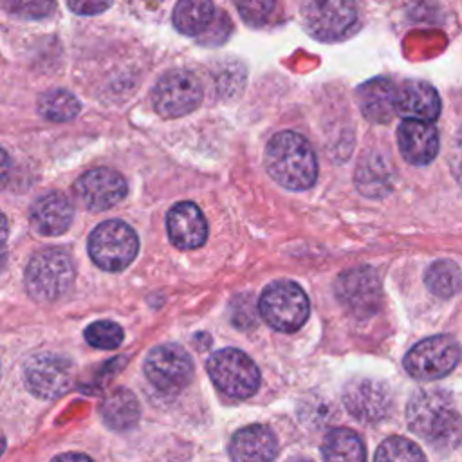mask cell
<instances>
[{
	"mask_svg": "<svg viewBox=\"0 0 462 462\" xmlns=\"http://www.w3.org/2000/svg\"><path fill=\"white\" fill-rule=\"evenodd\" d=\"M85 339L90 346L103 348V350H114L123 343V328L108 319L94 321L85 330Z\"/></svg>",
	"mask_w": 462,
	"mask_h": 462,
	"instance_id": "obj_28",
	"label": "cell"
},
{
	"mask_svg": "<svg viewBox=\"0 0 462 462\" xmlns=\"http://www.w3.org/2000/svg\"><path fill=\"white\" fill-rule=\"evenodd\" d=\"M208 374L215 386L235 399L251 397L260 386L254 361L238 348H224L208 359Z\"/></svg>",
	"mask_w": 462,
	"mask_h": 462,
	"instance_id": "obj_6",
	"label": "cell"
},
{
	"mask_svg": "<svg viewBox=\"0 0 462 462\" xmlns=\"http://www.w3.org/2000/svg\"><path fill=\"white\" fill-rule=\"evenodd\" d=\"M72 363L65 356L34 354L23 366V381L29 392L40 399H56L72 384Z\"/></svg>",
	"mask_w": 462,
	"mask_h": 462,
	"instance_id": "obj_11",
	"label": "cell"
},
{
	"mask_svg": "<svg viewBox=\"0 0 462 462\" xmlns=\"http://www.w3.org/2000/svg\"><path fill=\"white\" fill-rule=\"evenodd\" d=\"M460 361V346L451 336H431L419 341L404 356L406 372L419 381H435L448 375Z\"/></svg>",
	"mask_w": 462,
	"mask_h": 462,
	"instance_id": "obj_7",
	"label": "cell"
},
{
	"mask_svg": "<svg viewBox=\"0 0 462 462\" xmlns=\"http://www.w3.org/2000/svg\"><path fill=\"white\" fill-rule=\"evenodd\" d=\"M426 287L442 298L453 296L462 289V271L460 267L451 260H437L433 262L426 274Z\"/></svg>",
	"mask_w": 462,
	"mask_h": 462,
	"instance_id": "obj_25",
	"label": "cell"
},
{
	"mask_svg": "<svg viewBox=\"0 0 462 462\" xmlns=\"http://www.w3.org/2000/svg\"><path fill=\"white\" fill-rule=\"evenodd\" d=\"M52 462H92V460L81 453H63V455L56 457Z\"/></svg>",
	"mask_w": 462,
	"mask_h": 462,
	"instance_id": "obj_32",
	"label": "cell"
},
{
	"mask_svg": "<svg viewBox=\"0 0 462 462\" xmlns=\"http://www.w3.org/2000/svg\"><path fill=\"white\" fill-rule=\"evenodd\" d=\"M356 186L366 197H383L392 189V168L384 157L372 153L365 157L356 171Z\"/></svg>",
	"mask_w": 462,
	"mask_h": 462,
	"instance_id": "obj_23",
	"label": "cell"
},
{
	"mask_svg": "<svg viewBox=\"0 0 462 462\" xmlns=\"http://www.w3.org/2000/svg\"><path fill=\"white\" fill-rule=\"evenodd\" d=\"M258 310L274 330L294 332L309 318V298L298 283L280 280L263 289L258 300Z\"/></svg>",
	"mask_w": 462,
	"mask_h": 462,
	"instance_id": "obj_4",
	"label": "cell"
},
{
	"mask_svg": "<svg viewBox=\"0 0 462 462\" xmlns=\"http://www.w3.org/2000/svg\"><path fill=\"white\" fill-rule=\"evenodd\" d=\"M339 303L356 318H368L381 307L383 292L377 273L368 267H354L341 273L334 283Z\"/></svg>",
	"mask_w": 462,
	"mask_h": 462,
	"instance_id": "obj_9",
	"label": "cell"
},
{
	"mask_svg": "<svg viewBox=\"0 0 462 462\" xmlns=\"http://www.w3.org/2000/svg\"><path fill=\"white\" fill-rule=\"evenodd\" d=\"M72 206L63 193L51 191L36 199L29 209L32 227L42 235H61L72 222Z\"/></svg>",
	"mask_w": 462,
	"mask_h": 462,
	"instance_id": "obj_19",
	"label": "cell"
},
{
	"mask_svg": "<svg viewBox=\"0 0 462 462\" xmlns=\"http://www.w3.org/2000/svg\"><path fill=\"white\" fill-rule=\"evenodd\" d=\"M235 5L247 23L262 25L271 16L274 0H235Z\"/></svg>",
	"mask_w": 462,
	"mask_h": 462,
	"instance_id": "obj_30",
	"label": "cell"
},
{
	"mask_svg": "<svg viewBox=\"0 0 462 462\" xmlns=\"http://www.w3.org/2000/svg\"><path fill=\"white\" fill-rule=\"evenodd\" d=\"M343 402L357 420L377 422L388 415L392 395L384 383L368 377H356L345 384Z\"/></svg>",
	"mask_w": 462,
	"mask_h": 462,
	"instance_id": "obj_13",
	"label": "cell"
},
{
	"mask_svg": "<svg viewBox=\"0 0 462 462\" xmlns=\"http://www.w3.org/2000/svg\"><path fill=\"white\" fill-rule=\"evenodd\" d=\"M139 251L135 231L123 220L101 222L88 236V254L105 271H123Z\"/></svg>",
	"mask_w": 462,
	"mask_h": 462,
	"instance_id": "obj_5",
	"label": "cell"
},
{
	"mask_svg": "<svg viewBox=\"0 0 462 462\" xmlns=\"http://www.w3.org/2000/svg\"><path fill=\"white\" fill-rule=\"evenodd\" d=\"M5 9L25 20H40L54 11V0H4Z\"/></svg>",
	"mask_w": 462,
	"mask_h": 462,
	"instance_id": "obj_29",
	"label": "cell"
},
{
	"mask_svg": "<svg viewBox=\"0 0 462 462\" xmlns=\"http://www.w3.org/2000/svg\"><path fill=\"white\" fill-rule=\"evenodd\" d=\"M150 2H161V0H150Z\"/></svg>",
	"mask_w": 462,
	"mask_h": 462,
	"instance_id": "obj_34",
	"label": "cell"
},
{
	"mask_svg": "<svg viewBox=\"0 0 462 462\" xmlns=\"http://www.w3.org/2000/svg\"><path fill=\"white\" fill-rule=\"evenodd\" d=\"M289 462H310V460H307V458H300V457H296V458H291Z\"/></svg>",
	"mask_w": 462,
	"mask_h": 462,
	"instance_id": "obj_33",
	"label": "cell"
},
{
	"mask_svg": "<svg viewBox=\"0 0 462 462\" xmlns=\"http://www.w3.org/2000/svg\"><path fill=\"white\" fill-rule=\"evenodd\" d=\"M397 114H401L404 119L431 123L440 114V97L437 90L424 81H404L397 88Z\"/></svg>",
	"mask_w": 462,
	"mask_h": 462,
	"instance_id": "obj_18",
	"label": "cell"
},
{
	"mask_svg": "<svg viewBox=\"0 0 462 462\" xmlns=\"http://www.w3.org/2000/svg\"><path fill=\"white\" fill-rule=\"evenodd\" d=\"M76 14H97L105 11L112 0H65Z\"/></svg>",
	"mask_w": 462,
	"mask_h": 462,
	"instance_id": "obj_31",
	"label": "cell"
},
{
	"mask_svg": "<svg viewBox=\"0 0 462 462\" xmlns=\"http://www.w3.org/2000/svg\"><path fill=\"white\" fill-rule=\"evenodd\" d=\"M276 449L278 446L273 431L260 424L238 430L229 444L233 462H273Z\"/></svg>",
	"mask_w": 462,
	"mask_h": 462,
	"instance_id": "obj_17",
	"label": "cell"
},
{
	"mask_svg": "<svg viewBox=\"0 0 462 462\" xmlns=\"http://www.w3.org/2000/svg\"><path fill=\"white\" fill-rule=\"evenodd\" d=\"M74 263L69 253L47 247L32 254L25 267V289L36 301H54L63 296L74 282Z\"/></svg>",
	"mask_w": 462,
	"mask_h": 462,
	"instance_id": "obj_3",
	"label": "cell"
},
{
	"mask_svg": "<svg viewBox=\"0 0 462 462\" xmlns=\"http://www.w3.org/2000/svg\"><path fill=\"white\" fill-rule=\"evenodd\" d=\"M38 112L42 117L54 123L70 121L79 112V101L70 92L54 88L38 97Z\"/></svg>",
	"mask_w": 462,
	"mask_h": 462,
	"instance_id": "obj_26",
	"label": "cell"
},
{
	"mask_svg": "<svg viewBox=\"0 0 462 462\" xmlns=\"http://www.w3.org/2000/svg\"><path fill=\"white\" fill-rule=\"evenodd\" d=\"M269 175L287 189H307L316 182L318 162L309 141L291 130L276 134L265 148Z\"/></svg>",
	"mask_w": 462,
	"mask_h": 462,
	"instance_id": "obj_1",
	"label": "cell"
},
{
	"mask_svg": "<svg viewBox=\"0 0 462 462\" xmlns=\"http://www.w3.org/2000/svg\"><path fill=\"white\" fill-rule=\"evenodd\" d=\"M359 108L372 123H386L397 112V88L386 78H374L357 88Z\"/></svg>",
	"mask_w": 462,
	"mask_h": 462,
	"instance_id": "obj_20",
	"label": "cell"
},
{
	"mask_svg": "<svg viewBox=\"0 0 462 462\" xmlns=\"http://www.w3.org/2000/svg\"><path fill=\"white\" fill-rule=\"evenodd\" d=\"M99 413L108 428L123 431L135 426L141 415V408L135 395L130 390L117 388L103 399Z\"/></svg>",
	"mask_w": 462,
	"mask_h": 462,
	"instance_id": "obj_21",
	"label": "cell"
},
{
	"mask_svg": "<svg viewBox=\"0 0 462 462\" xmlns=\"http://www.w3.org/2000/svg\"><path fill=\"white\" fill-rule=\"evenodd\" d=\"M374 462H426L420 448L404 437H388L375 451Z\"/></svg>",
	"mask_w": 462,
	"mask_h": 462,
	"instance_id": "obj_27",
	"label": "cell"
},
{
	"mask_svg": "<svg viewBox=\"0 0 462 462\" xmlns=\"http://www.w3.org/2000/svg\"><path fill=\"white\" fill-rule=\"evenodd\" d=\"M166 229L171 244L179 249H197L206 242L208 224L193 202L175 204L166 217Z\"/></svg>",
	"mask_w": 462,
	"mask_h": 462,
	"instance_id": "obj_16",
	"label": "cell"
},
{
	"mask_svg": "<svg viewBox=\"0 0 462 462\" xmlns=\"http://www.w3.org/2000/svg\"><path fill=\"white\" fill-rule=\"evenodd\" d=\"M126 180L110 168H94L85 171L74 184L78 200L92 211H105L126 195Z\"/></svg>",
	"mask_w": 462,
	"mask_h": 462,
	"instance_id": "obj_14",
	"label": "cell"
},
{
	"mask_svg": "<svg viewBox=\"0 0 462 462\" xmlns=\"http://www.w3.org/2000/svg\"><path fill=\"white\" fill-rule=\"evenodd\" d=\"M406 420L413 433L430 442L451 440L460 430V415L453 399L440 388L415 392L406 406Z\"/></svg>",
	"mask_w": 462,
	"mask_h": 462,
	"instance_id": "obj_2",
	"label": "cell"
},
{
	"mask_svg": "<svg viewBox=\"0 0 462 462\" xmlns=\"http://www.w3.org/2000/svg\"><path fill=\"white\" fill-rule=\"evenodd\" d=\"M321 453L323 462H365V444L348 428L330 430L323 440Z\"/></svg>",
	"mask_w": 462,
	"mask_h": 462,
	"instance_id": "obj_24",
	"label": "cell"
},
{
	"mask_svg": "<svg viewBox=\"0 0 462 462\" xmlns=\"http://www.w3.org/2000/svg\"><path fill=\"white\" fill-rule=\"evenodd\" d=\"M397 144L410 164L424 166L437 157L439 134L428 121L404 119L397 128Z\"/></svg>",
	"mask_w": 462,
	"mask_h": 462,
	"instance_id": "obj_15",
	"label": "cell"
},
{
	"mask_svg": "<svg viewBox=\"0 0 462 462\" xmlns=\"http://www.w3.org/2000/svg\"><path fill=\"white\" fill-rule=\"evenodd\" d=\"M215 18L211 0H177L173 9V25L179 32L188 36H200L208 31Z\"/></svg>",
	"mask_w": 462,
	"mask_h": 462,
	"instance_id": "obj_22",
	"label": "cell"
},
{
	"mask_svg": "<svg viewBox=\"0 0 462 462\" xmlns=\"http://www.w3.org/2000/svg\"><path fill=\"white\" fill-rule=\"evenodd\" d=\"M202 99L199 79L188 70H170L159 78L152 90L155 112L164 117H179L195 110Z\"/></svg>",
	"mask_w": 462,
	"mask_h": 462,
	"instance_id": "obj_10",
	"label": "cell"
},
{
	"mask_svg": "<svg viewBox=\"0 0 462 462\" xmlns=\"http://www.w3.org/2000/svg\"><path fill=\"white\" fill-rule=\"evenodd\" d=\"M301 18L314 38L323 42L339 40L357 20L356 0H303Z\"/></svg>",
	"mask_w": 462,
	"mask_h": 462,
	"instance_id": "obj_8",
	"label": "cell"
},
{
	"mask_svg": "<svg viewBox=\"0 0 462 462\" xmlns=\"http://www.w3.org/2000/svg\"><path fill=\"white\" fill-rule=\"evenodd\" d=\"M148 381L164 393H177L193 375V363L184 348L173 343L159 345L144 359Z\"/></svg>",
	"mask_w": 462,
	"mask_h": 462,
	"instance_id": "obj_12",
	"label": "cell"
}]
</instances>
